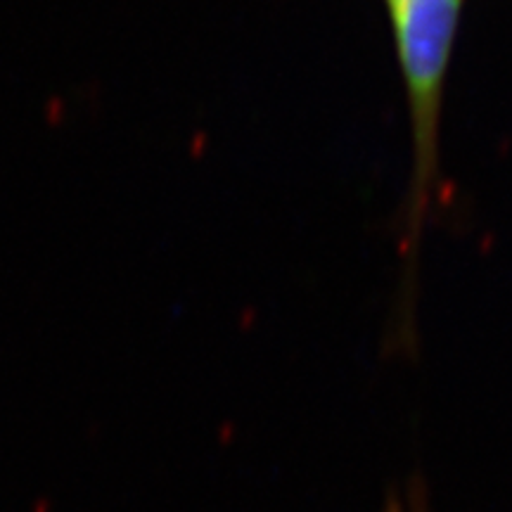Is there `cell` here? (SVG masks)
Wrapping results in <instances>:
<instances>
[{"instance_id": "1", "label": "cell", "mask_w": 512, "mask_h": 512, "mask_svg": "<svg viewBox=\"0 0 512 512\" xmlns=\"http://www.w3.org/2000/svg\"><path fill=\"white\" fill-rule=\"evenodd\" d=\"M408 98L413 133V183L406 242L420 245L422 226L439 190V124L448 67L463 0H384Z\"/></svg>"}, {"instance_id": "2", "label": "cell", "mask_w": 512, "mask_h": 512, "mask_svg": "<svg viewBox=\"0 0 512 512\" xmlns=\"http://www.w3.org/2000/svg\"><path fill=\"white\" fill-rule=\"evenodd\" d=\"M387 512H425V508H422V501L418 496H413L411 501L408 503H401V501H392V505H389Z\"/></svg>"}]
</instances>
